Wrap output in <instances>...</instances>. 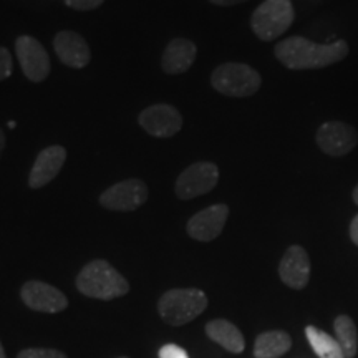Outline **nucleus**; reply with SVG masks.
I'll return each mask as SVG.
<instances>
[{
  "instance_id": "obj_1",
  "label": "nucleus",
  "mask_w": 358,
  "mask_h": 358,
  "mask_svg": "<svg viewBox=\"0 0 358 358\" xmlns=\"http://www.w3.org/2000/svg\"><path fill=\"white\" fill-rule=\"evenodd\" d=\"M345 40L334 43H315L303 37H290L275 45V57L289 70H319L335 65L348 55Z\"/></svg>"
},
{
  "instance_id": "obj_2",
  "label": "nucleus",
  "mask_w": 358,
  "mask_h": 358,
  "mask_svg": "<svg viewBox=\"0 0 358 358\" xmlns=\"http://www.w3.org/2000/svg\"><path fill=\"white\" fill-rule=\"evenodd\" d=\"M77 287L87 297L113 301L129 292V284L110 262L96 259L88 262L77 277Z\"/></svg>"
},
{
  "instance_id": "obj_3",
  "label": "nucleus",
  "mask_w": 358,
  "mask_h": 358,
  "mask_svg": "<svg viewBox=\"0 0 358 358\" xmlns=\"http://www.w3.org/2000/svg\"><path fill=\"white\" fill-rule=\"evenodd\" d=\"M208 308V295L201 289H171L161 295L158 312L166 324H189Z\"/></svg>"
},
{
  "instance_id": "obj_4",
  "label": "nucleus",
  "mask_w": 358,
  "mask_h": 358,
  "mask_svg": "<svg viewBox=\"0 0 358 358\" xmlns=\"http://www.w3.org/2000/svg\"><path fill=\"white\" fill-rule=\"evenodd\" d=\"M211 85L221 95L245 98L259 92L262 85V77L250 65L239 64V62H227L213 71Z\"/></svg>"
},
{
  "instance_id": "obj_5",
  "label": "nucleus",
  "mask_w": 358,
  "mask_h": 358,
  "mask_svg": "<svg viewBox=\"0 0 358 358\" xmlns=\"http://www.w3.org/2000/svg\"><path fill=\"white\" fill-rule=\"evenodd\" d=\"M294 19L292 0H264L250 17V29L257 38L272 42L287 32Z\"/></svg>"
},
{
  "instance_id": "obj_6",
  "label": "nucleus",
  "mask_w": 358,
  "mask_h": 358,
  "mask_svg": "<svg viewBox=\"0 0 358 358\" xmlns=\"http://www.w3.org/2000/svg\"><path fill=\"white\" fill-rule=\"evenodd\" d=\"M219 181V168L209 161L191 164L178 176L176 194L181 199H194L213 191Z\"/></svg>"
},
{
  "instance_id": "obj_7",
  "label": "nucleus",
  "mask_w": 358,
  "mask_h": 358,
  "mask_svg": "<svg viewBox=\"0 0 358 358\" xmlns=\"http://www.w3.org/2000/svg\"><path fill=\"white\" fill-rule=\"evenodd\" d=\"M317 146L329 156H345L358 145V131L345 122L322 123L315 134Z\"/></svg>"
},
{
  "instance_id": "obj_8",
  "label": "nucleus",
  "mask_w": 358,
  "mask_h": 358,
  "mask_svg": "<svg viewBox=\"0 0 358 358\" xmlns=\"http://www.w3.org/2000/svg\"><path fill=\"white\" fill-rule=\"evenodd\" d=\"M148 194V186L141 179H124L103 192L100 203L110 211H134L146 203Z\"/></svg>"
},
{
  "instance_id": "obj_9",
  "label": "nucleus",
  "mask_w": 358,
  "mask_h": 358,
  "mask_svg": "<svg viewBox=\"0 0 358 358\" xmlns=\"http://www.w3.org/2000/svg\"><path fill=\"white\" fill-rule=\"evenodd\" d=\"M15 52L22 71L30 82L38 83L47 78V75L50 73V58L37 38L30 35H20L15 40Z\"/></svg>"
},
{
  "instance_id": "obj_10",
  "label": "nucleus",
  "mask_w": 358,
  "mask_h": 358,
  "mask_svg": "<svg viewBox=\"0 0 358 358\" xmlns=\"http://www.w3.org/2000/svg\"><path fill=\"white\" fill-rule=\"evenodd\" d=\"M20 295L25 306L35 312L57 313L69 307V299L62 290L40 280L25 282Z\"/></svg>"
},
{
  "instance_id": "obj_11",
  "label": "nucleus",
  "mask_w": 358,
  "mask_h": 358,
  "mask_svg": "<svg viewBox=\"0 0 358 358\" xmlns=\"http://www.w3.org/2000/svg\"><path fill=\"white\" fill-rule=\"evenodd\" d=\"M140 124L151 136L171 138L181 129L182 116L173 105L158 103L141 111Z\"/></svg>"
},
{
  "instance_id": "obj_12",
  "label": "nucleus",
  "mask_w": 358,
  "mask_h": 358,
  "mask_svg": "<svg viewBox=\"0 0 358 358\" xmlns=\"http://www.w3.org/2000/svg\"><path fill=\"white\" fill-rule=\"evenodd\" d=\"M227 217H229V208L226 204L209 206L187 221V234L201 243H211L221 236Z\"/></svg>"
},
{
  "instance_id": "obj_13",
  "label": "nucleus",
  "mask_w": 358,
  "mask_h": 358,
  "mask_svg": "<svg viewBox=\"0 0 358 358\" xmlns=\"http://www.w3.org/2000/svg\"><path fill=\"white\" fill-rule=\"evenodd\" d=\"M279 277L290 289L301 290L310 280V257L302 245H290L280 259Z\"/></svg>"
},
{
  "instance_id": "obj_14",
  "label": "nucleus",
  "mask_w": 358,
  "mask_h": 358,
  "mask_svg": "<svg viewBox=\"0 0 358 358\" xmlns=\"http://www.w3.org/2000/svg\"><path fill=\"white\" fill-rule=\"evenodd\" d=\"M66 159V150L64 146H48L40 151V155L35 159L32 171L29 176V186L34 189L43 187L45 185L53 181L60 169L64 168Z\"/></svg>"
},
{
  "instance_id": "obj_15",
  "label": "nucleus",
  "mask_w": 358,
  "mask_h": 358,
  "mask_svg": "<svg viewBox=\"0 0 358 358\" xmlns=\"http://www.w3.org/2000/svg\"><path fill=\"white\" fill-rule=\"evenodd\" d=\"M53 48H55L58 58L71 69H83L92 60L88 43L85 42L82 35L71 32V30L58 32L53 40Z\"/></svg>"
},
{
  "instance_id": "obj_16",
  "label": "nucleus",
  "mask_w": 358,
  "mask_h": 358,
  "mask_svg": "<svg viewBox=\"0 0 358 358\" xmlns=\"http://www.w3.org/2000/svg\"><path fill=\"white\" fill-rule=\"evenodd\" d=\"M196 53H198V47L194 42L187 38H174L164 48L161 66L169 75L185 73L194 64Z\"/></svg>"
},
{
  "instance_id": "obj_17",
  "label": "nucleus",
  "mask_w": 358,
  "mask_h": 358,
  "mask_svg": "<svg viewBox=\"0 0 358 358\" xmlns=\"http://www.w3.org/2000/svg\"><path fill=\"white\" fill-rule=\"evenodd\" d=\"M206 334L208 337L226 348L227 352L232 353H241L245 347V340L241 334V330L237 329L234 324H231L229 320L224 319H216L211 320L208 325H206Z\"/></svg>"
},
{
  "instance_id": "obj_18",
  "label": "nucleus",
  "mask_w": 358,
  "mask_h": 358,
  "mask_svg": "<svg viewBox=\"0 0 358 358\" xmlns=\"http://www.w3.org/2000/svg\"><path fill=\"white\" fill-rule=\"evenodd\" d=\"M292 347V338L282 330L264 332L256 338L254 343V357L257 358H279L285 355Z\"/></svg>"
},
{
  "instance_id": "obj_19",
  "label": "nucleus",
  "mask_w": 358,
  "mask_h": 358,
  "mask_svg": "<svg viewBox=\"0 0 358 358\" xmlns=\"http://www.w3.org/2000/svg\"><path fill=\"white\" fill-rule=\"evenodd\" d=\"M334 330H335V338H337L340 348H342L345 358L357 357L358 352V330L355 322L352 320V317L338 315L334 322Z\"/></svg>"
},
{
  "instance_id": "obj_20",
  "label": "nucleus",
  "mask_w": 358,
  "mask_h": 358,
  "mask_svg": "<svg viewBox=\"0 0 358 358\" xmlns=\"http://www.w3.org/2000/svg\"><path fill=\"white\" fill-rule=\"evenodd\" d=\"M306 335L312 350L317 353L319 358H345L342 348L338 345L337 338L330 337V335L325 334L324 330L308 325L306 329Z\"/></svg>"
},
{
  "instance_id": "obj_21",
  "label": "nucleus",
  "mask_w": 358,
  "mask_h": 358,
  "mask_svg": "<svg viewBox=\"0 0 358 358\" xmlns=\"http://www.w3.org/2000/svg\"><path fill=\"white\" fill-rule=\"evenodd\" d=\"M17 358H66L64 352L53 350V348H25Z\"/></svg>"
},
{
  "instance_id": "obj_22",
  "label": "nucleus",
  "mask_w": 358,
  "mask_h": 358,
  "mask_svg": "<svg viewBox=\"0 0 358 358\" xmlns=\"http://www.w3.org/2000/svg\"><path fill=\"white\" fill-rule=\"evenodd\" d=\"M13 62L10 52L6 47H0V82L8 78L12 75Z\"/></svg>"
},
{
  "instance_id": "obj_23",
  "label": "nucleus",
  "mask_w": 358,
  "mask_h": 358,
  "mask_svg": "<svg viewBox=\"0 0 358 358\" xmlns=\"http://www.w3.org/2000/svg\"><path fill=\"white\" fill-rule=\"evenodd\" d=\"M158 357L159 358H189L185 348L174 345V343H168V345L161 347Z\"/></svg>"
},
{
  "instance_id": "obj_24",
  "label": "nucleus",
  "mask_w": 358,
  "mask_h": 358,
  "mask_svg": "<svg viewBox=\"0 0 358 358\" xmlns=\"http://www.w3.org/2000/svg\"><path fill=\"white\" fill-rule=\"evenodd\" d=\"M105 0H65V3L75 10H93L100 7Z\"/></svg>"
},
{
  "instance_id": "obj_25",
  "label": "nucleus",
  "mask_w": 358,
  "mask_h": 358,
  "mask_svg": "<svg viewBox=\"0 0 358 358\" xmlns=\"http://www.w3.org/2000/svg\"><path fill=\"white\" fill-rule=\"evenodd\" d=\"M350 239H352V243L358 248V214L352 219V222H350Z\"/></svg>"
},
{
  "instance_id": "obj_26",
  "label": "nucleus",
  "mask_w": 358,
  "mask_h": 358,
  "mask_svg": "<svg viewBox=\"0 0 358 358\" xmlns=\"http://www.w3.org/2000/svg\"><path fill=\"white\" fill-rule=\"evenodd\" d=\"M209 2L219 7H232V6H239V3L248 2V0H209Z\"/></svg>"
},
{
  "instance_id": "obj_27",
  "label": "nucleus",
  "mask_w": 358,
  "mask_h": 358,
  "mask_svg": "<svg viewBox=\"0 0 358 358\" xmlns=\"http://www.w3.org/2000/svg\"><path fill=\"white\" fill-rule=\"evenodd\" d=\"M3 148H6V133H3V129L0 128V156H2Z\"/></svg>"
},
{
  "instance_id": "obj_28",
  "label": "nucleus",
  "mask_w": 358,
  "mask_h": 358,
  "mask_svg": "<svg viewBox=\"0 0 358 358\" xmlns=\"http://www.w3.org/2000/svg\"><path fill=\"white\" fill-rule=\"evenodd\" d=\"M352 199H353V203H355L357 206H358V185L353 187V191H352Z\"/></svg>"
},
{
  "instance_id": "obj_29",
  "label": "nucleus",
  "mask_w": 358,
  "mask_h": 358,
  "mask_svg": "<svg viewBox=\"0 0 358 358\" xmlns=\"http://www.w3.org/2000/svg\"><path fill=\"white\" fill-rule=\"evenodd\" d=\"M0 358H7V357H6V352H3L2 343H0Z\"/></svg>"
},
{
  "instance_id": "obj_30",
  "label": "nucleus",
  "mask_w": 358,
  "mask_h": 358,
  "mask_svg": "<svg viewBox=\"0 0 358 358\" xmlns=\"http://www.w3.org/2000/svg\"><path fill=\"white\" fill-rule=\"evenodd\" d=\"M120 358H128V357H120Z\"/></svg>"
}]
</instances>
